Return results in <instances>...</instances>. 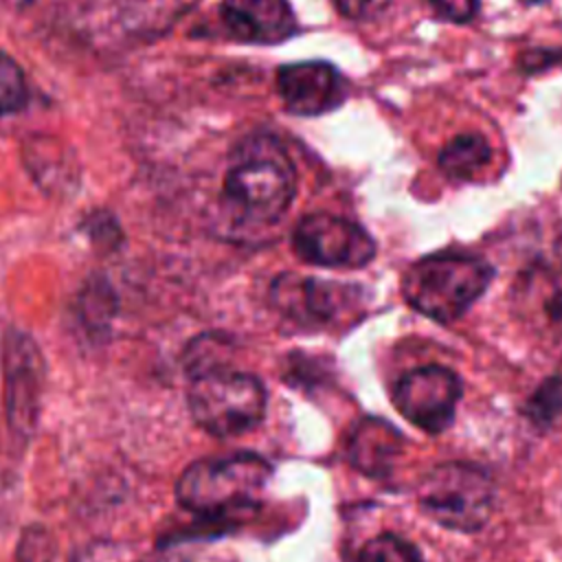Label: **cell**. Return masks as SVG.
<instances>
[{
    "instance_id": "obj_6",
    "label": "cell",
    "mask_w": 562,
    "mask_h": 562,
    "mask_svg": "<svg viewBox=\"0 0 562 562\" xmlns=\"http://www.w3.org/2000/svg\"><path fill=\"white\" fill-rule=\"evenodd\" d=\"M2 400L11 432L29 439L40 422L46 362L37 342L22 329H7L2 338Z\"/></svg>"
},
{
    "instance_id": "obj_11",
    "label": "cell",
    "mask_w": 562,
    "mask_h": 562,
    "mask_svg": "<svg viewBox=\"0 0 562 562\" xmlns=\"http://www.w3.org/2000/svg\"><path fill=\"white\" fill-rule=\"evenodd\" d=\"M220 18L235 40L250 44H277L296 29L288 0H222Z\"/></svg>"
},
{
    "instance_id": "obj_18",
    "label": "cell",
    "mask_w": 562,
    "mask_h": 562,
    "mask_svg": "<svg viewBox=\"0 0 562 562\" xmlns=\"http://www.w3.org/2000/svg\"><path fill=\"white\" fill-rule=\"evenodd\" d=\"M83 318L90 327H103L112 312H114V303H112V292L108 288V283H90L88 292H83V305H81Z\"/></svg>"
},
{
    "instance_id": "obj_21",
    "label": "cell",
    "mask_w": 562,
    "mask_h": 562,
    "mask_svg": "<svg viewBox=\"0 0 562 562\" xmlns=\"http://www.w3.org/2000/svg\"><path fill=\"white\" fill-rule=\"evenodd\" d=\"M391 0H334L336 9L349 20H373L378 18Z\"/></svg>"
},
{
    "instance_id": "obj_15",
    "label": "cell",
    "mask_w": 562,
    "mask_h": 562,
    "mask_svg": "<svg viewBox=\"0 0 562 562\" xmlns=\"http://www.w3.org/2000/svg\"><path fill=\"white\" fill-rule=\"evenodd\" d=\"M522 415L540 430L549 428L562 415V375H549L529 395Z\"/></svg>"
},
{
    "instance_id": "obj_2",
    "label": "cell",
    "mask_w": 562,
    "mask_h": 562,
    "mask_svg": "<svg viewBox=\"0 0 562 562\" xmlns=\"http://www.w3.org/2000/svg\"><path fill=\"white\" fill-rule=\"evenodd\" d=\"M492 277V266L481 257L437 252L408 266L402 294L415 312L437 323H452L485 294Z\"/></svg>"
},
{
    "instance_id": "obj_12",
    "label": "cell",
    "mask_w": 562,
    "mask_h": 562,
    "mask_svg": "<svg viewBox=\"0 0 562 562\" xmlns=\"http://www.w3.org/2000/svg\"><path fill=\"white\" fill-rule=\"evenodd\" d=\"M400 452L402 437L384 419H362L356 424L347 443L349 461L369 476L386 474Z\"/></svg>"
},
{
    "instance_id": "obj_14",
    "label": "cell",
    "mask_w": 562,
    "mask_h": 562,
    "mask_svg": "<svg viewBox=\"0 0 562 562\" xmlns=\"http://www.w3.org/2000/svg\"><path fill=\"white\" fill-rule=\"evenodd\" d=\"M492 160V147L481 134H459L439 151V167L457 180L474 178Z\"/></svg>"
},
{
    "instance_id": "obj_7",
    "label": "cell",
    "mask_w": 562,
    "mask_h": 562,
    "mask_svg": "<svg viewBox=\"0 0 562 562\" xmlns=\"http://www.w3.org/2000/svg\"><path fill=\"white\" fill-rule=\"evenodd\" d=\"M294 252L321 268H362L375 257V241L356 222L331 215L310 213L292 233Z\"/></svg>"
},
{
    "instance_id": "obj_16",
    "label": "cell",
    "mask_w": 562,
    "mask_h": 562,
    "mask_svg": "<svg viewBox=\"0 0 562 562\" xmlns=\"http://www.w3.org/2000/svg\"><path fill=\"white\" fill-rule=\"evenodd\" d=\"M358 562H424L419 551L395 533H380L367 540L358 553Z\"/></svg>"
},
{
    "instance_id": "obj_19",
    "label": "cell",
    "mask_w": 562,
    "mask_h": 562,
    "mask_svg": "<svg viewBox=\"0 0 562 562\" xmlns=\"http://www.w3.org/2000/svg\"><path fill=\"white\" fill-rule=\"evenodd\" d=\"M430 9L441 20L463 24L476 15L479 0H430Z\"/></svg>"
},
{
    "instance_id": "obj_17",
    "label": "cell",
    "mask_w": 562,
    "mask_h": 562,
    "mask_svg": "<svg viewBox=\"0 0 562 562\" xmlns=\"http://www.w3.org/2000/svg\"><path fill=\"white\" fill-rule=\"evenodd\" d=\"M26 79L18 61L0 50V114L18 112L26 105Z\"/></svg>"
},
{
    "instance_id": "obj_10",
    "label": "cell",
    "mask_w": 562,
    "mask_h": 562,
    "mask_svg": "<svg viewBox=\"0 0 562 562\" xmlns=\"http://www.w3.org/2000/svg\"><path fill=\"white\" fill-rule=\"evenodd\" d=\"M277 90L292 114L316 116L338 108L347 97L342 75L327 61L285 64L277 72Z\"/></svg>"
},
{
    "instance_id": "obj_8",
    "label": "cell",
    "mask_w": 562,
    "mask_h": 562,
    "mask_svg": "<svg viewBox=\"0 0 562 562\" xmlns=\"http://www.w3.org/2000/svg\"><path fill=\"white\" fill-rule=\"evenodd\" d=\"M459 397V375L439 364L406 371L393 389V404L400 415L428 435H439L452 424Z\"/></svg>"
},
{
    "instance_id": "obj_3",
    "label": "cell",
    "mask_w": 562,
    "mask_h": 562,
    "mask_svg": "<svg viewBox=\"0 0 562 562\" xmlns=\"http://www.w3.org/2000/svg\"><path fill=\"white\" fill-rule=\"evenodd\" d=\"M272 465L255 452L193 461L176 481L178 503L200 516L248 509L259 498Z\"/></svg>"
},
{
    "instance_id": "obj_5",
    "label": "cell",
    "mask_w": 562,
    "mask_h": 562,
    "mask_svg": "<svg viewBox=\"0 0 562 562\" xmlns=\"http://www.w3.org/2000/svg\"><path fill=\"white\" fill-rule=\"evenodd\" d=\"M422 512L452 531H479L494 505V481L474 463H439L417 485Z\"/></svg>"
},
{
    "instance_id": "obj_20",
    "label": "cell",
    "mask_w": 562,
    "mask_h": 562,
    "mask_svg": "<svg viewBox=\"0 0 562 562\" xmlns=\"http://www.w3.org/2000/svg\"><path fill=\"white\" fill-rule=\"evenodd\" d=\"M143 562H228V560L217 551L191 547V549H165L145 558Z\"/></svg>"
},
{
    "instance_id": "obj_1",
    "label": "cell",
    "mask_w": 562,
    "mask_h": 562,
    "mask_svg": "<svg viewBox=\"0 0 562 562\" xmlns=\"http://www.w3.org/2000/svg\"><path fill=\"white\" fill-rule=\"evenodd\" d=\"M294 191V167L277 138L255 136L237 147L224 178V204L237 222H277L290 209Z\"/></svg>"
},
{
    "instance_id": "obj_4",
    "label": "cell",
    "mask_w": 562,
    "mask_h": 562,
    "mask_svg": "<svg viewBox=\"0 0 562 562\" xmlns=\"http://www.w3.org/2000/svg\"><path fill=\"white\" fill-rule=\"evenodd\" d=\"M187 402L202 430L213 437H235L259 426L268 397L255 375L215 367L195 373Z\"/></svg>"
},
{
    "instance_id": "obj_13",
    "label": "cell",
    "mask_w": 562,
    "mask_h": 562,
    "mask_svg": "<svg viewBox=\"0 0 562 562\" xmlns=\"http://www.w3.org/2000/svg\"><path fill=\"white\" fill-rule=\"evenodd\" d=\"M520 305L547 329L562 327V281L551 274L536 272L520 285Z\"/></svg>"
},
{
    "instance_id": "obj_22",
    "label": "cell",
    "mask_w": 562,
    "mask_h": 562,
    "mask_svg": "<svg viewBox=\"0 0 562 562\" xmlns=\"http://www.w3.org/2000/svg\"><path fill=\"white\" fill-rule=\"evenodd\" d=\"M555 252H558V259H560V263H562V235H560V239H558V246H555Z\"/></svg>"
},
{
    "instance_id": "obj_9",
    "label": "cell",
    "mask_w": 562,
    "mask_h": 562,
    "mask_svg": "<svg viewBox=\"0 0 562 562\" xmlns=\"http://www.w3.org/2000/svg\"><path fill=\"white\" fill-rule=\"evenodd\" d=\"M270 296L290 321L303 327H327L360 307L362 288L316 277L281 274L272 283Z\"/></svg>"
}]
</instances>
